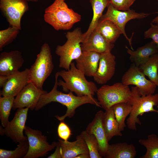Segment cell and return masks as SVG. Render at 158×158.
I'll list each match as a JSON object with an SVG mask.
<instances>
[{
    "mask_svg": "<svg viewBox=\"0 0 158 158\" xmlns=\"http://www.w3.org/2000/svg\"><path fill=\"white\" fill-rule=\"evenodd\" d=\"M82 34L79 28L72 32H68L66 35V42L62 45L57 46L55 53L59 57V68L69 70L72 61L77 59L81 55Z\"/></svg>",
    "mask_w": 158,
    "mask_h": 158,
    "instance_id": "cell-6",
    "label": "cell"
},
{
    "mask_svg": "<svg viewBox=\"0 0 158 158\" xmlns=\"http://www.w3.org/2000/svg\"><path fill=\"white\" fill-rule=\"evenodd\" d=\"M136 0H109L110 3L116 9L122 11L130 10V7Z\"/></svg>",
    "mask_w": 158,
    "mask_h": 158,
    "instance_id": "cell-33",
    "label": "cell"
},
{
    "mask_svg": "<svg viewBox=\"0 0 158 158\" xmlns=\"http://www.w3.org/2000/svg\"><path fill=\"white\" fill-rule=\"evenodd\" d=\"M47 92L30 82L16 96L12 109L28 107L33 110L35 109L41 96Z\"/></svg>",
    "mask_w": 158,
    "mask_h": 158,
    "instance_id": "cell-13",
    "label": "cell"
},
{
    "mask_svg": "<svg viewBox=\"0 0 158 158\" xmlns=\"http://www.w3.org/2000/svg\"><path fill=\"white\" fill-rule=\"evenodd\" d=\"M131 90V97L128 102L131 105L132 109L126 124L129 129L136 130V124H141L139 116L149 112L158 113V111L154 109V106L158 105V94L142 96L135 86L132 87Z\"/></svg>",
    "mask_w": 158,
    "mask_h": 158,
    "instance_id": "cell-4",
    "label": "cell"
},
{
    "mask_svg": "<svg viewBox=\"0 0 158 158\" xmlns=\"http://www.w3.org/2000/svg\"><path fill=\"white\" fill-rule=\"evenodd\" d=\"M103 125L108 142L114 136H122L112 107L104 113Z\"/></svg>",
    "mask_w": 158,
    "mask_h": 158,
    "instance_id": "cell-24",
    "label": "cell"
},
{
    "mask_svg": "<svg viewBox=\"0 0 158 158\" xmlns=\"http://www.w3.org/2000/svg\"><path fill=\"white\" fill-rule=\"evenodd\" d=\"M129 59L136 66H139L146 62L152 55L158 53V47L153 41L147 43L134 51L126 46Z\"/></svg>",
    "mask_w": 158,
    "mask_h": 158,
    "instance_id": "cell-21",
    "label": "cell"
},
{
    "mask_svg": "<svg viewBox=\"0 0 158 158\" xmlns=\"http://www.w3.org/2000/svg\"><path fill=\"white\" fill-rule=\"evenodd\" d=\"M97 100L101 107L106 111L114 105L121 102H128L131 95L129 86L118 82L113 85H103L96 92Z\"/></svg>",
    "mask_w": 158,
    "mask_h": 158,
    "instance_id": "cell-7",
    "label": "cell"
},
{
    "mask_svg": "<svg viewBox=\"0 0 158 158\" xmlns=\"http://www.w3.org/2000/svg\"><path fill=\"white\" fill-rule=\"evenodd\" d=\"M29 69L24 70L9 76L8 79L0 92L3 97H16L30 82Z\"/></svg>",
    "mask_w": 158,
    "mask_h": 158,
    "instance_id": "cell-15",
    "label": "cell"
},
{
    "mask_svg": "<svg viewBox=\"0 0 158 158\" xmlns=\"http://www.w3.org/2000/svg\"><path fill=\"white\" fill-rule=\"evenodd\" d=\"M15 97H0V118L1 125L5 127L9 122V117L13 106Z\"/></svg>",
    "mask_w": 158,
    "mask_h": 158,
    "instance_id": "cell-29",
    "label": "cell"
},
{
    "mask_svg": "<svg viewBox=\"0 0 158 158\" xmlns=\"http://www.w3.org/2000/svg\"><path fill=\"white\" fill-rule=\"evenodd\" d=\"M104 113L102 110L97 112L85 130L89 133L93 135L96 138L99 144V153L102 157L105 156L109 145L103 125Z\"/></svg>",
    "mask_w": 158,
    "mask_h": 158,
    "instance_id": "cell-17",
    "label": "cell"
},
{
    "mask_svg": "<svg viewBox=\"0 0 158 158\" xmlns=\"http://www.w3.org/2000/svg\"><path fill=\"white\" fill-rule=\"evenodd\" d=\"M58 73L63 80H58V85L61 86L66 92L71 91L79 97L93 96L98 90L95 83L87 81L84 74L76 68L73 62L71 63L69 70H62Z\"/></svg>",
    "mask_w": 158,
    "mask_h": 158,
    "instance_id": "cell-2",
    "label": "cell"
},
{
    "mask_svg": "<svg viewBox=\"0 0 158 158\" xmlns=\"http://www.w3.org/2000/svg\"><path fill=\"white\" fill-rule=\"evenodd\" d=\"M19 29L10 26L0 31V50L16 39L19 33Z\"/></svg>",
    "mask_w": 158,
    "mask_h": 158,
    "instance_id": "cell-32",
    "label": "cell"
},
{
    "mask_svg": "<svg viewBox=\"0 0 158 158\" xmlns=\"http://www.w3.org/2000/svg\"><path fill=\"white\" fill-rule=\"evenodd\" d=\"M95 29L108 42L114 44L120 35L122 34L118 28L109 20L99 21Z\"/></svg>",
    "mask_w": 158,
    "mask_h": 158,
    "instance_id": "cell-25",
    "label": "cell"
},
{
    "mask_svg": "<svg viewBox=\"0 0 158 158\" xmlns=\"http://www.w3.org/2000/svg\"><path fill=\"white\" fill-rule=\"evenodd\" d=\"M150 26V27L144 32V38L152 39L158 47V25L151 23Z\"/></svg>",
    "mask_w": 158,
    "mask_h": 158,
    "instance_id": "cell-35",
    "label": "cell"
},
{
    "mask_svg": "<svg viewBox=\"0 0 158 158\" xmlns=\"http://www.w3.org/2000/svg\"><path fill=\"white\" fill-rule=\"evenodd\" d=\"M157 107H158V106H157Z\"/></svg>",
    "mask_w": 158,
    "mask_h": 158,
    "instance_id": "cell-42",
    "label": "cell"
},
{
    "mask_svg": "<svg viewBox=\"0 0 158 158\" xmlns=\"http://www.w3.org/2000/svg\"><path fill=\"white\" fill-rule=\"evenodd\" d=\"M158 1V0H157ZM158 13V11L157 12ZM153 23H158V16L154 18L152 21V22Z\"/></svg>",
    "mask_w": 158,
    "mask_h": 158,
    "instance_id": "cell-39",
    "label": "cell"
},
{
    "mask_svg": "<svg viewBox=\"0 0 158 158\" xmlns=\"http://www.w3.org/2000/svg\"><path fill=\"white\" fill-rule=\"evenodd\" d=\"M158 25V23L157 24Z\"/></svg>",
    "mask_w": 158,
    "mask_h": 158,
    "instance_id": "cell-41",
    "label": "cell"
},
{
    "mask_svg": "<svg viewBox=\"0 0 158 158\" xmlns=\"http://www.w3.org/2000/svg\"><path fill=\"white\" fill-rule=\"evenodd\" d=\"M137 154L136 148L132 144L126 142L109 145L105 158H134Z\"/></svg>",
    "mask_w": 158,
    "mask_h": 158,
    "instance_id": "cell-22",
    "label": "cell"
},
{
    "mask_svg": "<svg viewBox=\"0 0 158 158\" xmlns=\"http://www.w3.org/2000/svg\"><path fill=\"white\" fill-rule=\"evenodd\" d=\"M58 72L55 75V82L53 88L49 92L43 94L41 96L35 109L36 111L39 110L47 104L53 102L59 103L65 106L67 110L65 114L62 116H56L59 120L64 121L66 117L71 118L75 114L76 109L80 106L86 104H90L101 107L97 99L93 96L85 95L82 97L74 95L73 92L69 91L68 93H63L57 90L58 85Z\"/></svg>",
    "mask_w": 158,
    "mask_h": 158,
    "instance_id": "cell-1",
    "label": "cell"
},
{
    "mask_svg": "<svg viewBox=\"0 0 158 158\" xmlns=\"http://www.w3.org/2000/svg\"><path fill=\"white\" fill-rule=\"evenodd\" d=\"M27 138L29 147L24 158H37L46 155L48 152L56 147L57 142L50 144L46 136L38 130L25 126L24 131Z\"/></svg>",
    "mask_w": 158,
    "mask_h": 158,
    "instance_id": "cell-8",
    "label": "cell"
},
{
    "mask_svg": "<svg viewBox=\"0 0 158 158\" xmlns=\"http://www.w3.org/2000/svg\"><path fill=\"white\" fill-rule=\"evenodd\" d=\"M139 67L158 87V53L152 55L146 62Z\"/></svg>",
    "mask_w": 158,
    "mask_h": 158,
    "instance_id": "cell-26",
    "label": "cell"
},
{
    "mask_svg": "<svg viewBox=\"0 0 158 158\" xmlns=\"http://www.w3.org/2000/svg\"><path fill=\"white\" fill-rule=\"evenodd\" d=\"M26 0H0V9L10 26L21 30V20L29 10Z\"/></svg>",
    "mask_w": 158,
    "mask_h": 158,
    "instance_id": "cell-11",
    "label": "cell"
},
{
    "mask_svg": "<svg viewBox=\"0 0 158 158\" xmlns=\"http://www.w3.org/2000/svg\"><path fill=\"white\" fill-rule=\"evenodd\" d=\"M145 76L139 67L133 63L122 76L121 83L126 85L137 87L142 96L154 94L157 86Z\"/></svg>",
    "mask_w": 158,
    "mask_h": 158,
    "instance_id": "cell-10",
    "label": "cell"
},
{
    "mask_svg": "<svg viewBox=\"0 0 158 158\" xmlns=\"http://www.w3.org/2000/svg\"><path fill=\"white\" fill-rule=\"evenodd\" d=\"M29 145L28 140L18 143L17 147L13 150L0 149V158H24L27 153Z\"/></svg>",
    "mask_w": 158,
    "mask_h": 158,
    "instance_id": "cell-30",
    "label": "cell"
},
{
    "mask_svg": "<svg viewBox=\"0 0 158 158\" xmlns=\"http://www.w3.org/2000/svg\"><path fill=\"white\" fill-rule=\"evenodd\" d=\"M27 1L32 2H37L38 1V0H26Z\"/></svg>",
    "mask_w": 158,
    "mask_h": 158,
    "instance_id": "cell-40",
    "label": "cell"
},
{
    "mask_svg": "<svg viewBox=\"0 0 158 158\" xmlns=\"http://www.w3.org/2000/svg\"><path fill=\"white\" fill-rule=\"evenodd\" d=\"M115 56L111 51L101 54L98 68L93 77L94 81L99 85H104L114 75L115 71Z\"/></svg>",
    "mask_w": 158,
    "mask_h": 158,
    "instance_id": "cell-14",
    "label": "cell"
},
{
    "mask_svg": "<svg viewBox=\"0 0 158 158\" xmlns=\"http://www.w3.org/2000/svg\"><path fill=\"white\" fill-rule=\"evenodd\" d=\"M106 13L102 15L99 21L109 20L114 23L121 30L126 39L128 41L131 49L133 50L132 46V37L129 38L125 30L126 24L130 20L135 19H141L145 18L152 13H138L133 10L126 11L118 10L114 8L110 3L107 7Z\"/></svg>",
    "mask_w": 158,
    "mask_h": 158,
    "instance_id": "cell-9",
    "label": "cell"
},
{
    "mask_svg": "<svg viewBox=\"0 0 158 158\" xmlns=\"http://www.w3.org/2000/svg\"><path fill=\"white\" fill-rule=\"evenodd\" d=\"M44 18L45 21L55 30H67L79 22L81 16L69 8L65 0H55L45 8Z\"/></svg>",
    "mask_w": 158,
    "mask_h": 158,
    "instance_id": "cell-3",
    "label": "cell"
},
{
    "mask_svg": "<svg viewBox=\"0 0 158 158\" xmlns=\"http://www.w3.org/2000/svg\"><path fill=\"white\" fill-rule=\"evenodd\" d=\"M139 143L145 147L146 152L142 158H158V136L156 134L149 135L147 139H140Z\"/></svg>",
    "mask_w": 158,
    "mask_h": 158,
    "instance_id": "cell-27",
    "label": "cell"
},
{
    "mask_svg": "<svg viewBox=\"0 0 158 158\" xmlns=\"http://www.w3.org/2000/svg\"><path fill=\"white\" fill-rule=\"evenodd\" d=\"M58 142L60 146L62 158H75L82 154H89L86 143L80 134L76 136V140L73 142L59 139Z\"/></svg>",
    "mask_w": 158,
    "mask_h": 158,
    "instance_id": "cell-19",
    "label": "cell"
},
{
    "mask_svg": "<svg viewBox=\"0 0 158 158\" xmlns=\"http://www.w3.org/2000/svg\"><path fill=\"white\" fill-rule=\"evenodd\" d=\"M93 11V16L87 30L83 34L82 43L85 42L96 28L105 8L110 4L109 0H90Z\"/></svg>",
    "mask_w": 158,
    "mask_h": 158,
    "instance_id": "cell-23",
    "label": "cell"
},
{
    "mask_svg": "<svg viewBox=\"0 0 158 158\" xmlns=\"http://www.w3.org/2000/svg\"><path fill=\"white\" fill-rule=\"evenodd\" d=\"M24 62L22 53L18 50L1 52L0 54V75L9 76L17 72Z\"/></svg>",
    "mask_w": 158,
    "mask_h": 158,
    "instance_id": "cell-16",
    "label": "cell"
},
{
    "mask_svg": "<svg viewBox=\"0 0 158 158\" xmlns=\"http://www.w3.org/2000/svg\"><path fill=\"white\" fill-rule=\"evenodd\" d=\"M111 107L120 130L122 131L126 126L125 121L131 112L132 106L128 102H121L115 104Z\"/></svg>",
    "mask_w": 158,
    "mask_h": 158,
    "instance_id": "cell-28",
    "label": "cell"
},
{
    "mask_svg": "<svg viewBox=\"0 0 158 158\" xmlns=\"http://www.w3.org/2000/svg\"><path fill=\"white\" fill-rule=\"evenodd\" d=\"M75 158H90L89 153H83L78 155Z\"/></svg>",
    "mask_w": 158,
    "mask_h": 158,
    "instance_id": "cell-38",
    "label": "cell"
},
{
    "mask_svg": "<svg viewBox=\"0 0 158 158\" xmlns=\"http://www.w3.org/2000/svg\"><path fill=\"white\" fill-rule=\"evenodd\" d=\"M29 108L18 109L13 119L1 130V133L10 138L15 143L28 140L23 134Z\"/></svg>",
    "mask_w": 158,
    "mask_h": 158,
    "instance_id": "cell-12",
    "label": "cell"
},
{
    "mask_svg": "<svg viewBox=\"0 0 158 158\" xmlns=\"http://www.w3.org/2000/svg\"><path fill=\"white\" fill-rule=\"evenodd\" d=\"M84 139L88 148L90 158H102L99 151L98 142L95 136L86 130L80 134Z\"/></svg>",
    "mask_w": 158,
    "mask_h": 158,
    "instance_id": "cell-31",
    "label": "cell"
},
{
    "mask_svg": "<svg viewBox=\"0 0 158 158\" xmlns=\"http://www.w3.org/2000/svg\"><path fill=\"white\" fill-rule=\"evenodd\" d=\"M54 152L48 157V158H62L60 150V145L57 142Z\"/></svg>",
    "mask_w": 158,
    "mask_h": 158,
    "instance_id": "cell-36",
    "label": "cell"
},
{
    "mask_svg": "<svg viewBox=\"0 0 158 158\" xmlns=\"http://www.w3.org/2000/svg\"><path fill=\"white\" fill-rule=\"evenodd\" d=\"M54 68L51 48L44 43L42 46L33 64L29 69L30 82L43 90L44 82L50 75Z\"/></svg>",
    "mask_w": 158,
    "mask_h": 158,
    "instance_id": "cell-5",
    "label": "cell"
},
{
    "mask_svg": "<svg viewBox=\"0 0 158 158\" xmlns=\"http://www.w3.org/2000/svg\"><path fill=\"white\" fill-rule=\"evenodd\" d=\"M101 55L95 51H82L80 56L75 60V66L85 75L93 77L98 68Z\"/></svg>",
    "mask_w": 158,
    "mask_h": 158,
    "instance_id": "cell-18",
    "label": "cell"
},
{
    "mask_svg": "<svg viewBox=\"0 0 158 158\" xmlns=\"http://www.w3.org/2000/svg\"><path fill=\"white\" fill-rule=\"evenodd\" d=\"M57 128V133L59 138L65 141H68L71 135V130L64 121H61Z\"/></svg>",
    "mask_w": 158,
    "mask_h": 158,
    "instance_id": "cell-34",
    "label": "cell"
},
{
    "mask_svg": "<svg viewBox=\"0 0 158 158\" xmlns=\"http://www.w3.org/2000/svg\"><path fill=\"white\" fill-rule=\"evenodd\" d=\"M82 51H94L100 54L111 51L114 44L108 42L96 30L90 34L87 40L81 44Z\"/></svg>",
    "mask_w": 158,
    "mask_h": 158,
    "instance_id": "cell-20",
    "label": "cell"
},
{
    "mask_svg": "<svg viewBox=\"0 0 158 158\" xmlns=\"http://www.w3.org/2000/svg\"><path fill=\"white\" fill-rule=\"evenodd\" d=\"M9 76L0 75V87H3L7 81Z\"/></svg>",
    "mask_w": 158,
    "mask_h": 158,
    "instance_id": "cell-37",
    "label": "cell"
}]
</instances>
